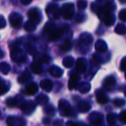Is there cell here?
<instances>
[{
    "mask_svg": "<svg viewBox=\"0 0 126 126\" xmlns=\"http://www.w3.org/2000/svg\"><path fill=\"white\" fill-rule=\"evenodd\" d=\"M74 5L72 3H66L62 7V15L66 20H70L74 15Z\"/></svg>",
    "mask_w": 126,
    "mask_h": 126,
    "instance_id": "cell-1",
    "label": "cell"
},
{
    "mask_svg": "<svg viewBox=\"0 0 126 126\" xmlns=\"http://www.w3.org/2000/svg\"><path fill=\"white\" fill-rule=\"evenodd\" d=\"M37 91H38V86L35 83H30V84L27 85L25 88L26 94L29 95H34L37 93Z\"/></svg>",
    "mask_w": 126,
    "mask_h": 126,
    "instance_id": "cell-2",
    "label": "cell"
},
{
    "mask_svg": "<svg viewBox=\"0 0 126 126\" xmlns=\"http://www.w3.org/2000/svg\"><path fill=\"white\" fill-rule=\"evenodd\" d=\"M96 96H97V100L100 104H105L108 102V97L105 94V93H103L101 91H99L96 94Z\"/></svg>",
    "mask_w": 126,
    "mask_h": 126,
    "instance_id": "cell-3",
    "label": "cell"
},
{
    "mask_svg": "<svg viewBox=\"0 0 126 126\" xmlns=\"http://www.w3.org/2000/svg\"><path fill=\"white\" fill-rule=\"evenodd\" d=\"M76 70L79 73H83L86 71V61L85 59H79L76 63Z\"/></svg>",
    "mask_w": 126,
    "mask_h": 126,
    "instance_id": "cell-4",
    "label": "cell"
},
{
    "mask_svg": "<svg viewBox=\"0 0 126 126\" xmlns=\"http://www.w3.org/2000/svg\"><path fill=\"white\" fill-rule=\"evenodd\" d=\"M40 86H41V88L43 90H45V91H50L53 88L52 82H51V81H49V80H43L42 81H41Z\"/></svg>",
    "mask_w": 126,
    "mask_h": 126,
    "instance_id": "cell-5",
    "label": "cell"
},
{
    "mask_svg": "<svg viewBox=\"0 0 126 126\" xmlns=\"http://www.w3.org/2000/svg\"><path fill=\"white\" fill-rule=\"evenodd\" d=\"M78 81H79V76L74 75V74H73L72 76H71V78H70V81H69V88L70 89H74V88H76V87H77V82Z\"/></svg>",
    "mask_w": 126,
    "mask_h": 126,
    "instance_id": "cell-6",
    "label": "cell"
},
{
    "mask_svg": "<svg viewBox=\"0 0 126 126\" xmlns=\"http://www.w3.org/2000/svg\"><path fill=\"white\" fill-rule=\"evenodd\" d=\"M29 18H30L31 21H35V19H37L38 20V22H40V16H39V13H38V10H36V9H32V10H30L29 11Z\"/></svg>",
    "mask_w": 126,
    "mask_h": 126,
    "instance_id": "cell-7",
    "label": "cell"
},
{
    "mask_svg": "<svg viewBox=\"0 0 126 126\" xmlns=\"http://www.w3.org/2000/svg\"><path fill=\"white\" fill-rule=\"evenodd\" d=\"M61 36V29H54L50 33V39L51 40H57Z\"/></svg>",
    "mask_w": 126,
    "mask_h": 126,
    "instance_id": "cell-8",
    "label": "cell"
},
{
    "mask_svg": "<svg viewBox=\"0 0 126 126\" xmlns=\"http://www.w3.org/2000/svg\"><path fill=\"white\" fill-rule=\"evenodd\" d=\"M31 70L33 72H35V74H40L42 71V68L41 66V64L37 62H35L31 64Z\"/></svg>",
    "mask_w": 126,
    "mask_h": 126,
    "instance_id": "cell-9",
    "label": "cell"
},
{
    "mask_svg": "<svg viewBox=\"0 0 126 126\" xmlns=\"http://www.w3.org/2000/svg\"><path fill=\"white\" fill-rule=\"evenodd\" d=\"M30 79V74L29 73V71H24V73L22 74V76H20V78L18 79V81L19 82H22V83H24V82H27Z\"/></svg>",
    "mask_w": 126,
    "mask_h": 126,
    "instance_id": "cell-10",
    "label": "cell"
},
{
    "mask_svg": "<svg viewBox=\"0 0 126 126\" xmlns=\"http://www.w3.org/2000/svg\"><path fill=\"white\" fill-rule=\"evenodd\" d=\"M115 84V79L112 77V76H109L108 78H106L104 80V85L105 88H108V87L110 86H113Z\"/></svg>",
    "mask_w": 126,
    "mask_h": 126,
    "instance_id": "cell-11",
    "label": "cell"
},
{
    "mask_svg": "<svg viewBox=\"0 0 126 126\" xmlns=\"http://www.w3.org/2000/svg\"><path fill=\"white\" fill-rule=\"evenodd\" d=\"M61 48L62 49L63 51H65L70 50V49H71V42H70V40H66L65 41H64L63 43H62Z\"/></svg>",
    "mask_w": 126,
    "mask_h": 126,
    "instance_id": "cell-12",
    "label": "cell"
},
{
    "mask_svg": "<svg viewBox=\"0 0 126 126\" xmlns=\"http://www.w3.org/2000/svg\"><path fill=\"white\" fill-rule=\"evenodd\" d=\"M115 31L118 33H120V34H125V33H126V27L122 25V24H119L115 28Z\"/></svg>",
    "mask_w": 126,
    "mask_h": 126,
    "instance_id": "cell-13",
    "label": "cell"
},
{
    "mask_svg": "<svg viewBox=\"0 0 126 126\" xmlns=\"http://www.w3.org/2000/svg\"><path fill=\"white\" fill-rule=\"evenodd\" d=\"M64 65H65L67 68H69V67H71L73 65V63H74V59H73V58H71V57H67V58H66L65 59H64Z\"/></svg>",
    "mask_w": 126,
    "mask_h": 126,
    "instance_id": "cell-14",
    "label": "cell"
},
{
    "mask_svg": "<svg viewBox=\"0 0 126 126\" xmlns=\"http://www.w3.org/2000/svg\"><path fill=\"white\" fill-rule=\"evenodd\" d=\"M6 103L9 107H13V106H17V100H14V99H9V100L6 101Z\"/></svg>",
    "mask_w": 126,
    "mask_h": 126,
    "instance_id": "cell-15",
    "label": "cell"
},
{
    "mask_svg": "<svg viewBox=\"0 0 126 126\" xmlns=\"http://www.w3.org/2000/svg\"><path fill=\"white\" fill-rule=\"evenodd\" d=\"M119 120L122 122V123L126 124V111H124L120 113L119 115Z\"/></svg>",
    "mask_w": 126,
    "mask_h": 126,
    "instance_id": "cell-16",
    "label": "cell"
},
{
    "mask_svg": "<svg viewBox=\"0 0 126 126\" xmlns=\"http://www.w3.org/2000/svg\"><path fill=\"white\" fill-rule=\"evenodd\" d=\"M82 88H79V90H80L81 93H86L87 92V90L89 89V85L87 84V83H82Z\"/></svg>",
    "mask_w": 126,
    "mask_h": 126,
    "instance_id": "cell-17",
    "label": "cell"
},
{
    "mask_svg": "<svg viewBox=\"0 0 126 126\" xmlns=\"http://www.w3.org/2000/svg\"><path fill=\"white\" fill-rule=\"evenodd\" d=\"M119 18L121 19L122 21L126 22V10H121V12H120V14H119Z\"/></svg>",
    "mask_w": 126,
    "mask_h": 126,
    "instance_id": "cell-18",
    "label": "cell"
},
{
    "mask_svg": "<svg viewBox=\"0 0 126 126\" xmlns=\"http://www.w3.org/2000/svg\"><path fill=\"white\" fill-rule=\"evenodd\" d=\"M122 71H126V58H124L121 62V67H120Z\"/></svg>",
    "mask_w": 126,
    "mask_h": 126,
    "instance_id": "cell-19",
    "label": "cell"
},
{
    "mask_svg": "<svg viewBox=\"0 0 126 126\" xmlns=\"http://www.w3.org/2000/svg\"><path fill=\"white\" fill-rule=\"evenodd\" d=\"M78 5H79V10H82V9H85L86 7V1H79Z\"/></svg>",
    "mask_w": 126,
    "mask_h": 126,
    "instance_id": "cell-20",
    "label": "cell"
},
{
    "mask_svg": "<svg viewBox=\"0 0 126 126\" xmlns=\"http://www.w3.org/2000/svg\"><path fill=\"white\" fill-rule=\"evenodd\" d=\"M114 103L116 104L117 106H122L124 104H125V101H124L122 100H116L114 101Z\"/></svg>",
    "mask_w": 126,
    "mask_h": 126,
    "instance_id": "cell-21",
    "label": "cell"
},
{
    "mask_svg": "<svg viewBox=\"0 0 126 126\" xmlns=\"http://www.w3.org/2000/svg\"><path fill=\"white\" fill-rule=\"evenodd\" d=\"M32 0H21V2H22L23 3H24V4H27V3H31Z\"/></svg>",
    "mask_w": 126,
    "mask_h": 126,
    "instance_id": "cell-22",
    "label": "cell"
}]
</instances>
